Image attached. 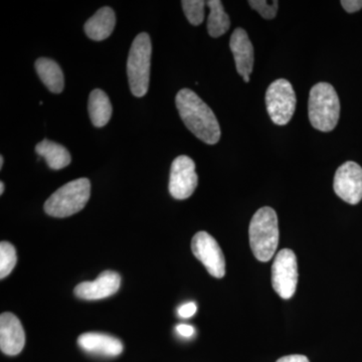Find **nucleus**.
I'll use <instances>...</instances> for the list:
<instances>
[{"label":"nucleus","instance_id":"obj_1","mask_svg":"<svg viewBox=\"0 0 362 362\" xmlns=\"http://www.w3.org/2000/svg\"><path fill=\"white\" fill-rule=\"evenodd\" d=\"M175 104L181 120L199 140L209 145L220 141L221 127L218 119L194 90H180L176 95Z\"/></svg>","mask_w":362,"mask_h":362},{"label":"nucleus","instance_id":"obj_2","mask_svg":"<svg viewBox=\"0 0 362 362\" xmlns=\"http://www.w3.org/2000/svg\"><path fill=\"white\" fill-rule=\"evenodd\" d=\"M249 237L257 259L264 263L270 261L277 251L280 237L277 214L272 207H262L254 214L250 223Z\"/></svg>","mask_w":362,"mask_h":362},{"label":"nucleus","instance_id":"obj_3","mask_svg":"<svg viewBox=\"0 0 362 362\" xmlns=\"http://www.w3.org/2000/svg\"><path fill=\"white\" fill-rule=\"evenodd\" d=\"M309 120L315 129L330 132L337 127L340 115L339 98L332 85L318 83L309 94Z\"/></svg>","mask_w":362,"mask_h":362},{"label":"nucleus","instance_id":"obj_4","mask_svg":"<svg viewBox=\"0 0 362 362\" xmlns=\"http://www.w3.org/2000/svg\"><path fill=\"white\" fill-rule=\"evenodd\" d=\"M90 195V182L80 178L59 187L45 204V211L54 218H66L78 213L87 204Z\"/></svg>","mask_w":362,"mask_h":362},{"label":"nucleus","instance_id":"obj_5","mask_svg":"<svg viewBox=\"0 0 362 362\" xmlns=\"http://www.w3.org/2000/svg\"><path fill=\"white\" fill-rule=\"evenodd\" d=\"M151 52V40L148 33H139L133 40L127 61L128 81L131 92L135 97L145 96L148 90Z\"/></svg>","mask_w":362,"mask_h":362},{"label":"nucleus","instance_id":"obj_6","mask_svg":"<svg viewBox=\"0 0 362 362\" xmlns=\"http://www.w3.org/2000/svg\"><path fill=\"white\" fill-rule=\"evenodd\" d=\"M265 100L271 120L276 125H287L296 110V94L291 83L285 78L274 81L267 90Z\"/></svg>","mask_w":362,"mask_h":362},{"label":"nucleus","instance_id":"obj_7","mask_svg":"<svg viewBox=\"0 0 362 362\" xmlns=\"http://www.w3.org/2000/svg\"><path fill=\"white\" fill-rule=\"evenodd\" d=\"M298 282L297 259L290 249L279 252L272 267V284L283 299H290L296 292Z\"/></svg>","mask_w":362,"mask_h":362},{"label":"nucleus","instance_id":"obj_8","mask_svg":"<svg viewBox=\"0 0 362 362\" xmlns=\"http://www.w3.org/2000/svg\"><path fill=\"white\" fill-rule=\"evenodd\" d=\"M199 185L195 163L190 157H176L171 164L169 192L175 199H187L194 194Z\"/></svg>","mask_w":362,"mask_h":362},{"label":"nucleus","instance_id":"obj_9","mask_svg":"<svg viewBox=\"0 0 362 362\" xmlns=\"http://www.w3.org/2000/svg\"><path fill=\"white\" fill-rule=\"evenodd\" d=\"M192 252L214 278L226 275V259L218 242L206 232H199L192 242Z\"/></svg>","mask_w":362,"mask_h":362},{"label":"nucleus","instance_id":"obj_10","mask_svg":"<svg viewBox=\"0 0 362 362\" xmlns=\"http://www.w3.org/2000/svg\"><path fill=\"white\" fill-rule=\"evenodd\" d=\"M335 194L347 204H357L362 199V168L347 161L337 169L333 183Z\"/></svg>","mask_w":362,"mask_h":362},{"label":"nucleus","instance_id":"obj_11","mask_svg":"<svg viewBox=\"0 0 362 362\" xmlns=\"http://www.w3.org/2000/svg\"><path fill=\"white\" fill-rule=\"evenodd\" d=\"M25 344V334L20 319L13 313L0 316V349L6 356H18Z\"/></svg>","mask_w":362,"mask_h":362},{"label":"nucleus","instance_id":"obj_12","mask_svg":"<svg viewBox=\"0 0 362 362\" xmlns=\"http://www.w3.org/2000/svg\"><path fill=\"white\" fill-rule=\"evenodd\" d=\"M121 277L114 271H104L93 282H84L75 288V294L84 300H100L108 298L118 291Z\"/></svg>","mask_w":362,"mask_h":362},{"label":"nucleus","instance_id":"obj_13","mask_svg":"<svg viewBox=\"0 0 362 362\" xmlns=\"http://www.w3.org/2000/svg\"><path fill=\"white\" fill-rule=\"evenodd\" d=\"M230 51L235 59V68L239 75L250 77L254 69V47L246 30L242 28L233 30L230 40Z\"/></svg>","mask_w":362,"mask_h":362},{"label":"nucleus","instance_id":"obj_14","mask_svg":"<svg viewBox=\"0 0 362 362\" xmlns=\"http://www.w3.org/2000/svg\"><path fill=\"white\" fill-rule=\"evenodd\" d=\"M78 345L87 354L102 357H116L124 350L123 343L118 338L98 332L80 335Z\"/></svg>","mask_w":362,"mask_h":362},{"label":"nucleus","instance_id":"obj_15","mask_svg":"<svg viewBox=\"0 0 362 362\" xmlns=\"http://www.w3.org/2000/svg\"><path fill=\"white\" fill-rule=\"evenodd\" d=\"M116 25V16L111 7L100 8L85 23V33L90 40H104L108 39Z\"/></svg>","mask_w":362,"mask_h":362},{"label":"nucleus","instance_id":"obj_16","mask_svg":"<svg viewBox=\"0 0 362 362\" xmlns=\"http://www.w3.org/2000/svg\"><path fill=\"white\" fill-rule=\"evenodd\" d=\"M35 70L45 87L52 93L59 94L65 87L63 71L54 59L40 58L35 62Z\"/></svg>","mask_w":362,"mask_h":362},{"label":"nucleus","instance_id":"obj_17","mask_svg":"<svg viewBox=\"0 0 362 362\" xmlns=\"http://www.w3.org/2000/svg\"><path fill=\"white\" fill-rule=\"evenodd\" d=\"M35 152L45 159L49 168L54 170L65 168L71 163V154L66 147L45 139L35 146Z\"/></svg>","mask_w":362,"mask_h":362},{"label":"nucleus","instance_id":"obj_18","mask_svg":"<svg viewBox=\"0 0 362 362\" xmlns=\"http://www.w3.org/2000/svg\"><path fill=\"white\" fill-rule=\"evenodd\" d=\"M88 109L90 121L96 127H104L110 121L112 105L104 90L96 89L90 92Z\"/></svg>","mask_w":362,"mask_h":362},{"label":"nucleus","instance_id":"obj_19","mask_svg":"<svg viewBox=\"0 0 362 362\" xmlns=\"http://www.w3.org/2000/svg\"><path fill=\"white\" fill-rule=\"evenodd\" d=\"M206 6L211 9L207 18V32L211 37H220L230 30V16L226 13L220 0H209L206 1Z\"/></svg>","mask_w":362,"mask_h":362},{"label":"nucleus","instance_id":"obj_20","mask_svg":"<svg viewBox=\"0 0 362 362\" xmlns=\"http://www.w3.org/2000/svg\"><path fill=\"white\" fill-rule=\"evenodd\" d=\"M18 262L16 247L8 242L0 244V279H4L13 272Z\"/></svg>","mask_w":362,"mask_h":362},{"label":"nucleus","instance_id":"obj_21","mask_svg":"<svg viewBox=\"0 0 362 362\" xmlns=\"http://www.w3.org/2000/svg\"><path fill=\"white\" fill-rule=\"evenodd\" d=\"M206 4V2L202 1V0H183L181 1L185 16L192 25H199L204 23Z\"/></svg>","mask_w":362,"mask_h":362},{"label":"nucleus","instance_id":"obj_22","mask_svg":"<svg viewBox=\"0 0 362 362\" xmlns=\"http://www.w3.org/2000/svg\"><path fill=\"white\" fill-rule=\"evenodd\" d=\"M247 4L265 20H273L277 16L279 8L277 0H274L271 4L266 0H250Z\"/></svg>","mask_w":362,"mask_h":362},{"label":"nucleus","instance_id":"obj_23","mask_svg":"<svg viewBox=\"0 0 362 362\" xmlns=\"http://www.w3.org/2000/svg\"><path fill=\"white\" fill-rule=\"evenodd\" d=\"M197 307L194 302H188L187 304H183L182 306H180L178 308V315L181 317V318H190L197 313Z\"/></svg>","mask_w":362,"mask_h":362},{"label":"nucleus","instance_id":"obj_24","mask_svg":"<svg viewBox=\"0 0 362 362\" xmlns=\"http://www.w3.org/2000/svg\"><path fill=\"white\" fill-rule=\"evenodd\" d=\"M340 4L349 13H356L362 8V0H342Z\"/></svg>","mask_w":362,"mask_h":362},{"label":"nucleus","instance_id":"obj_25","mask_svg":"<svg viewBox=\"0 0 362 362\" xmlns=\"http://www.w3.org/2000/svg\"><path fill=\"white\" fill-rule=\"evenodd\" d=\"M176 331L183 337H192L194 334V328L187 324H180L176 326Z\"/></svg>","mask_w":362,"mask_h":362},{"label":"nucleus","instance_id":"obj_26","mask_svg":"<svg viewBox=\"0 0 362 362\" xmlns=\"http://www.w3.org/2000/svg\"><path fill=\"white\" fill-rule=\"evenodd\" d=\"M277 362H310L306 356L294 354V356H288L278 359Z\"/></svg>","mask_w":362,"mask_h":362},{"label":"nucleus","instance_id":"obj_27","mask_svg":"<svg viewBox=\"0 0 362 362\" xmlns=\"http://www.w3.org/2000/svg\"><path fill=\"white\" fill-rule=\"evenodd\" d=\"M4 181L0 182V194H4Z\"/></svg>","mask_w":362,"mask_h":362},{"label":"nucleus","instance_id":"obj_28","mask_svg":"<svg viewBox=\"0 0 362 362\" xmlns=\"http://www.w3.org/2000/svg\"><path fill=\"white\" fill-rule=\"evenodd\" d=\"M4 156H0V168H2V166H4Z\"/></svg>","mask_w":362,"mask_h":362},{"label":"nucleus","instance_id":"obj_29","mask_svg":"<svg viewBox=\"0 0 362 362\" xmlns=\"http://www.w3.org/2000/svg\"><path fill=\"white\" fill-rule=\"evenodd\" d=\"M244 81L246 83H249L250 82V77H244Z\"/></svg>","mask_w":362,"mask_h":362}]
</instances>
